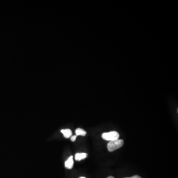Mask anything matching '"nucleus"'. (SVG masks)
Returning a JSON list of instances; mask_svg holds the SVG:
<instances>
[{"instance_id":"1","label":"nucleus","mask_w":178,"mask_h":178,"mask_svg":"<svg viewBox=\"0 0 178 178\" xmlns=\"http://www.w3.org/2000/svg\"><path fill=\"white\" fill-rule=\"evenodd\" d=\"M124 141L122 140H117L110 141L108 142L107 145V149L110 152H113L116 149H118L123 145Z\"/></svg>"},{"instance_id":"2","label":"nucleus","mask_w":178,"mask_h":178,"mask_svg":"<svg viewBox=\"0 0 178 178\" xmlns=\"http://www.w3.org/2000/svg\"><path fill=\"white\" fill-rule=\"evenodd\" d=\"M102 138L103 139L106 141H113L115 140H118L119 134L116 131H111V132L103 133L102 134Z\"/></svg>"},{"instance_id":"3","label":"nucleus","mask_w":178,"mask_h":178,"mask_svg":"<svg viewBox=\"0 0 178 178\" xmlns=\"http://www.w3.org/2000/svg\"><path fill=\"white\" fill-rule=\"evenodd\" d=\"M73 164H74V161L73 159V156H71L65 162V167L67 169H71L73 167Z\"/></svg>"},{"instance_id":"4","label":"nucleus","mask_w":178,"mask_h":178,"mask_svg":"<svg viewBox=\"0 0 178 178\" xmlns=\"http://www.w3.org/2000/svg\"><path fill=\"white\" fill-rule=\"evenodd\" d=\"M61 132L63 134L64 137L66 138L71 137L72 134V133L71 130L69 129L61 130Z\"/></svg>"},{"instance_id":"5","label":"nucleus","mask_w":178,"mask_h":178,"mask_svg":"<svg viewBox=\"0 0 178 178\" xmlns=\"http://www.w3.org/2000/svg\"><path fill=\"white\" fill-rule=\"evenodd\" d=\"M87 157V154L86 153H77L75 154V160L77 161H80Z\"/></svg>"},{"instance_id":"6","label":"nucleus","mask_w":178,"mask_h":178,"mask_svg":"<svg viewBox=\"0 0 178 178\" xmlns=\"http://www.w3.org/2000/svg\"><path fill=\"white\" fill-rule=\"evenodd\" d=\"M75 133L77 136H85L87 134V132L81 128H77L75 131Z\"/></svg>"},{"instance_id":"7","label":"nucleus","mask_w":178,"mask_h":178,"mask_svg":"<svg viewBox=\"0 0 178 178\" xmlns=\"http://www.w3.org/2000/svg\"><path fill=\"white\" fill-rule=\"evenodd\" d=\"M77 136L76 135H75V136H72L71 137V141H75V140L76 139Z\"/></svg>"},{"instance_id":"8","label":"nucleus","mask_w":178,"mask_h":178,"mask_svg":"<svg viewBox=\"0 0 178 178\" xmlns=\"http://www.w3.org/2000/svg\"><path fill=\"white\" fill-rule=\"evenodd\" d=\"M141 178V177H140V176H138L135 175V176H133V177H127V178Z\"/></svg>"},{"instance_id":"9","label":"nucleus","mask_w":178,"mask_h":178,"mask_svg":"<svg viewBox=\"0 0 178 178\" xmlns=\"http://www.w3.org/2000/svg\"><path fill=\"white\" fill-rule=\"evenodd\" d=\"M107 178H114V177H112V176H110V177H108Z\"/></svg>"},{"instance_id":"10","label":"nucleus","mask_w":178,"mask_h":178,"mask_svg":"<svg viewBox=\"0 0 178 178\" xmlns=\"http://www.w3.org/2000/svg\"><path fill=\"white\" fill-rule=\"evenodd\" d=\"M85 178V177H80V178Z\"/></svg>"}]
</instances>
